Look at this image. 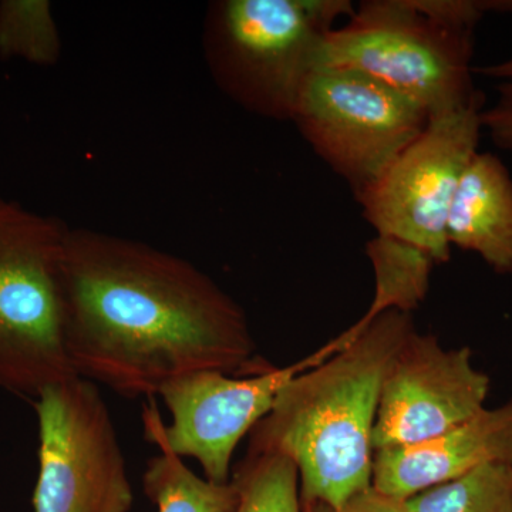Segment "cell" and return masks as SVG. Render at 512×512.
<instances>
[{
    "label": "cell",
    "mask_w": 512,
    "mask_h": 512,
    "mask_svg": "<svg viewBox=\"0 0 512 512\" xmlns=\"http://www.w3.org/2000/svg\"><path fill=\"white\" fill-rule=\"evenodd\" d=\"M63 336L77 376L128 397L154 396L188 373L255 375L247 315L181 256L87 228L63 255Z\"/></svg>",
    "instance_id": "6da1fadb"
},
{
    "label": "cell",
    "mask_w": 512,
    "mask_h": 512,
    "mask_svg": "<svg viewBox=\"0 0 512 512\" xmlns=\"http://www.w3.org/2000/svg\"><path fill=\"white\" fill-rule=\"evenodd\" d=\"M414 330L410 313L387 311L319 365L299 373L252 430L249 448L295 464L305 504L339 508L372 485L373 431L387 370Z\"/></svg>",
    "instance_id": "7a4b0ae2"
},
{
    "label": "cell",
    "mask_w": 512,
    "mask_h": 512,
    "mask_svg": "<svg viewBox=\"0 0 512 512\" xmlns=\"http://www.w3.org/2000/svg\"><path fill=\"white\" fill-rule=\"evenodd\" d=\"M474 29L431 0H366L325 36L313 69L365 74L433 117L484 99L473 83Z\"/></svg>",
    "instance_id": "3957f363"
},
{
    "label": "cell",
    "mask_w": 512,
    "mask_h": 512,
    "mask_svg": "<svg viewBox=\"0 0 512 512\" xmlns=\"http://www.w3.org/2000/svg\"><path fill=\"white\" fill-rule=\"evenodd\" d=\"M349 0H220L208 6L205 62L229 99L256 116L291 121L316 53Z\"/></svg>",
    "instance_id": "277c9868"
},
{
    "label": "cell",
    "mask_w": 512,
    "mask_h": 512,
    "mask_svg": "<svg viewBox=\"0 0 512 512\" xmlns=\"http://www.w3.org/2000/svg\"><path fill=\"white\" fill-rule=\"evenodd\" d=\"M69 225L0 197V387L22 397L76 377L63 336Z\"/></svg>",
    "instance_id": "5b68a950"
},
{
    "label": "cell",
    "mask_w": 512,
    "mask_h": 512,
    "mask_svg": "<svg viewBox=\"0 0 512 512\" xmlns=\"http://www.w3.org/2000/svg\"><path fill=\"white\" fill-rule=\"evenodd\" d=\"M39 477L35 512H130L134 494L99 386L76 376L35 399Z\"/></svg>",
    "instance_id": "8992f818"
},
{
    "label": "cell",
    "mask_w": 512,
    "mask_h": 512,
    "mask_svg": "<svg viewBox=\"0 0 512 512\" xmlns=\"http://www.w3.org/2000/svg\"><path fill=\"white\" fill-rule=\"evenodd\" d=\"M429 120L426 111L372 77L313 69L299 90L291 121L316 156L359 197Z\"/></svg>",
    "instance_id": "52a82bcc"
},
{
    "label": "cell",
    "mask_w": 512,
    "mask_h": 512,
    "mask_svg": "<svg viewBox=\"0 0 512 512\" xmlns=\"http://www.w3.org/2000/svg\"><path fill=\"white\" fill-rule=\"evenodd\" d=\"M483 109L480 99L430 117L423 133L356 197L376 235L409 242L436 264L450 259L448 212L464 171L478 153Z\"/></svg>",
    "instance_id": "ba28073f"
},
{
    "label": "cell",
    "mask_w": 512,
    "mask_h": 512,
    "mask_svg": "<svg viewBox=\"0 0 512 512\" xmlns=\"http://www.w3.org/2000/svg\"><path fill=\"white\" fill-rule=\"evenodd\" d=\"M338 339L291 366H271L247 377L200 370L177 377L158 390L173 421L165 426L156 407L144 410L146 439L158 450L194 458L205 480L228 484L239 441L271 412L279 392L299 373L338 352Z\"/></svg>",
    "instance_id": "9c48e42d"
},
{
    "label": "cell",
    "mask_w": 512,
    "mask_h": 512,
    "mask_svg": "<svg viewBox=\"0 0 512 512\" xmlns=\"http://www.w3.org/2000/svg\"><path fill=\"white\" fill-rule=\"evenodd\" d=\"M490 386L470 348L444 349L436 336L413 330L384 377L373 448L440 436L481 412Z\"/></svg>",
    "instance_id": "30bf717a"
},
{
    "label": "cell",
    "mask_w": 512,
    "mask_h": 512,
    "mask_svg": "<svg viewBox=\"0 0 512 512\" xmlns=\"http://www.w3.org/2000/svg\"><path fill=\"white\" fill-rule=\"evenodd\" d=\"M491 464L512 466V397L433 439L375 451L372 485L410 500Z\"/></svg>",
    "instance_id": "8fae6325"
},
{
    "label": "cell",
    "mask_w": 512,
    "mask_h": 512,
    "mask_svg": "<svg viewBox=\"0 0 512 512\" xmlns=\"http://www.w3.org/2000/svg\"><path fill=\"white\" fill-rule=\"evenodd\" d=\"M447 238L497 274H512V177L494 154L478 151L464 171L448 212Z\"/></svg>",
    "instance_id": "7c38bea8"
},
{
    "label": "cell",
    "mask_w": 512,
    "mask_h": 512,
    "mask_svg": "<svg viewBox=\"0 0 512 512\" xmlns=\"http://www.w3.org/2000/svg\"><path fill=\"white\" fill-rule=\"evenodd\" d=\"M375 272L376 291L360 326L387 311L410 313L429 292L430 274L436 262L423 249L409 242L376 235L366 245Z\"/></svg>",
    "instance_id": "4fadbf2b"
},
{
    "label": "cell",
    "mask_w": 512,
    "mask_h": 512,
    "mask_svg": "<svg viewBox=\"0 0 512 512\" xmlns=\"http://www.w3.org/2000/svg\"><path fill=\"white\" fill-rule=\"evenodd\" d=\"M143 487L158 512H234L238 503L232 481L211 483L167 450L147 461Z\"/></svg>",
    "instance_id": "5bb4252c"
},
{
    "label": "cell",
    "mask_w": 512,
    "mask_h": 512,
    "mask_svg": "<svg viewBox=\"0 0 512 512\" xmlns=\"http://www.w3.org/2000/svg\"><path fill=\"white\" fill-rule=\"evenodd\" d=\"M60 56L62 37L49 0L0 2V60L49 67Z\"/></svg>",
    "instance_id": "9a60e30c"
},
{
    "label": "cell",
    "mask_w": 512,
    "mask_h": 512,
    "mask_svg": "<svg viewBox=\"0 0 512 512\" xmlns=\"http://www.w3.org/2000/svg\"><path fill=\"white\" fill-rule=\"evenodd\" d=\"M231 481L234 512H302L298 468L281 454L249 448Z\"/></svg>",
    "instance_id": "2e32d148"
},
{
    "label": "cell",
    "mask_w": 512,
    "mask_h": 512,
    "mask_svg": "<svg viewBox=\"0 0 512 512\" xmlns=\"http://www.w3.org/2000/svg\"><path fill=\"white\" fill-rule=\"evenodd\" d=\"M407 501L414 512H512V466L480 467Z\"/></svg>",
    "instance_id": "e0dca14e"
},
{
    "label": "cell",
    "mask_w": 512,
    "mask_h": 512,
    "mask_svg": "<svg viewBox=\"0 0 512 512\" xmlns=\"http://www.w3.org/2000/svg\"><path fill=\"white\" fill-rule=\"evenodd\" d=\"M497 93L493 106L481 111V126L495 146L512 150V84H498Z\"/></svg>",
    "instance_id": "ac0fdd59"
},
{
    "label": "cell",
    "mask_w": 512,
    "mask_h": 512,
    "mask_svg": "<svg viewBox=\"0 0 512 512\" xmlns=\"http://www.w3.org/2000/svg\"><path fill=\"white\" fill-rule=\"evenodd\" d=\"M311 512H414L410 508L409 501L400 500L380 493L373 485L365 490L357 491L348 498L339 508H328L325 505H311Z\"/></svg>",
    "instance_id": "d6986e66"
},
{
    "label": "cell",
    "mask_w": 512,
    "mask_h": 512,
    "mask_svg": "<svg viewBox=\"0 0 512 512\" xmlns=\"http://www.w3.org/2000/svg\"><path fill=\"white\" fill-rule=\"evenodd\" d=\"M481 74L484 77L498 80L500 83L512 84V59L504 60L487 66L474 67V74Z\"/></svg>",
    "instance_id": "ffe728a7"
}]
</instances>
